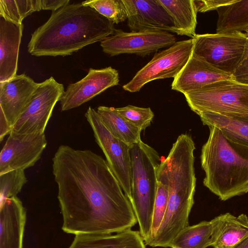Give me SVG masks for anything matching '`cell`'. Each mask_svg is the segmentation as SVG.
<instances>
[{
    "label": "cell",
    "instance_id": "6da1fadb",
    "mask_svg": "<svg viewBox=\"0 0 248 248\" xmlns=\"http://www.w3.org/2000/svg\"><path fill=\"white\" fill-rule=\"evenodd\" d=\"M52 162L65 232L112 234L136 225L131 202L102 156L62 145Z\"/></svg>",
    "mask_w": 248,
    "mask_h": 248
},
{
    "label": "cell",
    "instance_id": "7a4b0ae2",
    "mask_svg": "<svg viewBox=\"0 0 248 248\" xmlns=\"http://www.w3.org/2000/svg\"><path fill=\"white\" fill-rule=\"evenodd\" d=\"M114 24L82 3L68 4L52 12L31 34L28 51L31 55L67 56L111 35Z\"/></svg>",
    "mask_w": 248,
    "mask_h": 248
},
{
    "label": "cell",
    "instance_id": "3957f363",
    "mask_svg": "<svg viewBox=\"0 0 248 248\" xmlns=\"http://www.w3.org/2000/svg\"><path fill=\"white\" fill-rule=\"evenodd\" d=\"M208 127L201 155L204 186L222 201L248 193V147L230 140L217 127Z\"/></svg>",
    "mask_w": 248,
    "mask_h": 248
},
{
    "label": "cell",
    "instance_id": "277c9868",
    "mask_svg": "<svg viewBox=\"0 0 248 248\" xmlns=\"http://www.w3.org/2000/svg\"><path fill=\"white\" fill-rule=\"evenodd\" d=\"M130 201L144 241L150 236L157 187V170L161 162L158 153L140 140L130 146Z\"/></svg>",
    "mask_w": 248,
    "mask_h": 248
},
{
    "label": "cell",
    "instance_id": "5b68a950",
    "mask_svg": "<svg viewBox=\"0 0 248 248\" xmlns=\"http://www.w3.org/2000/svg\"><path fill=\"white\" fill-rule=\"evenodd\" d=\"M184 95L190 109L197 114L211 112L248 121V85L224 80Z\"/></svg>",
    "mask_w": 248,
    "mask_h": 248
},
{
    "label": "cell",
    "instance_id": "8992f818",
    "mask_svg": "<svg viewBox=\"0 0 248 248\" xmlns=\"http://www.w3.org/2000/svg\"><path fill=\"white\" fill-rule=\"evenodd\" d=\"M193 53L232 75L248 57V37L243 32L196 34Z\"/></svg>",
    "mask_w": 248,
    "mask_h": 248
},
{
    "label": "cell",
    "instance_id": "52a82bcc",
    "mask_svg": "<svg viewBox=\"0 0 248 248\" xmlns=\"http://www.w3.org/2000/svg\"><path fill=\"white\" fill-rule=\"evenodd\" d=\"M194 46L193 38L176 42L156 53L152 60L123 86L131 93L139 91L146 83L158 79L174 78L190 59Z\"/></svg>",
    "mask_w": 248,
    "mask_h": 248
},
{
    "label": "cell",
    "instance_id": "ba28073f",
    "mask_svg": "<svg viewBox=\"0 0 248 248\" xmlns=\"http://www.w3.org/2000/svg\"><path fill=\"white\" fill-rule=\"evenodd\" d=\"M64 92L63 84L52 77L39 83L10 132L17 134L44 133L54 107Z\"/></svg>",
    "mask_w": 248,
    "mask_h": 248
},
{
    "label": "cell",
    "instance_id": "9c48e42d",
    "mask_svg": "<svg viewBox=\"0 0 248 248\" xmlns=\"http://www.w3.org/2000/svg\"><path fill=\"white\" fill-rule=\"evenodd\" d=\"M85 116L91 125L96 142L119 182L125 195L131 199L130 146L113 136L102 123L97 111L90 107Z\"/></svg>",
    "mask_w": 248,
    "mask_h": 248
},
{
    "label": "cell",
    "instance_id": "30bf717a",
    "mask_svg": "<svg viewBox=\"0 0 248 248\" xmlns=\"http://www.w3.org/2000/svg\"><path fill=\"white\" fill-rule=\"evenodd\" d=\"M176 42L171 33L164 31L125 32L115 29L113 33L101 41L103 51L111 56L134 54L144 57Z\"/></svg>",
    "mask_w": 248,
    "mask_h": 248
},
{
    "label": "cell",
    "instance_id": "8fae6325",
    "mask_svg": "<svg viewBox=\"0 0 248 248\" xmlns=\"http://www.w3.org/2000/svg\"><path fill=\"white\" fill-rule=\"evenodd\" d=\"M39 83L24 74L16 75L9 80L0 82L1 140L9 134Z\"/></svg>",
    "mask_w": 248,
    "mask_h": 248
},
{
    "label": "cell",
    "instance_id": "7c38bea8",
    "mask_svg": "<svg viewBox=\"0 0 248 248\" xmlns=\"http://www.w3.org/2000/svg\"><path fill=\"white\" fill-rule=\"evenodd\" d=\"M9 135L0 154V174L32 167L47 145L44 133Z\"/></svg>",
    "mask_w": 248,
    "mask_h": 248
},
{
    "label": "cell",
    "instance_id": "4fadbf2b",
    "mask_svg": "<svg viewBox=\"0 0 248 248\" xmlns=\"http://www.w3.org/2000/svg\"><path fill=\"white\" fill-rule=\"evenodd\" d=\"M119 82L118 71L110 66L90 68L84 78L67 86L60 100L61 110L78 107Z\"/></svg>",
    "mask_w": 248,
    "mask_h": 248
},
{
    "label": "cell",
    "instance_id": "5bb4252c",
    "mask_svg": "<svg viewBox=\"0 0 248 248\" xmlns=\"http://www.w3.org/2000/svg\"><path fill=\"white\" fill-rule=\"evenodd\" d=\"M131 31L174 33L173 21L158 0H123Z\"/></svg>",
    "mask_w": 248,
    "mask_h": 248
},
{
    "label": "cell",
    "instance_id": "9a60e30c",
    "mask_svg": "<svg viewBox=\"0 0 248 248\" xmlns=\"http://www.w3.org/2000/svg\"><path fill=\"white\" fill-rule=\"evenodd\" d=\"M224 80H232V76L192 53L186 64L174 78L171 86L172 90L184 94Z\"/></svg>",
    "mask_w": 248,
    "mask_h": 248
},
{
    "label": "cell",
    "instance_id": "2e32d148",
    "mask_svg": "<svg viewBox=\"0 0 248 248\" xmlns=\"http://www.w3.org/2000/svg\"><path fill=\"white\" fill-rule=\"evenodd\" d=\"M26 211L16 196L0 203V248H23Z\"/></svg>",
    "mask_w": 248,
    "mask_h": 248
},
{
    "label": "cell",
    "instance_id": "e0dca14e",
    "mask_svg": "<svg viewBox=\"0 0 248 248\" xmlns=\"http://www.w3.org/2000/svg\"><path fill=\"white\" fill-rule=\"evenodd\" d=\"M23 27L0 16V82L16 75Z\"/></svg>",
    "mask_w": 248,
    "mask_h": 248
},
{
    "label": "cell",
    "instance_id": "ac0fdd59",
    "mask_svg": "<svg viewBox=\"0 0 248 248\" xmlns=\"http://www.w3.org/2000/svg\"><path fill=\"white\" fill-rule=\"evenodd\" d=\"M225 214L210 221L188 226L170 242L172 248H207L215 243L224 221Z\"/></svg>",
    "mask_w": 248,
    "mask_h": 248
},
{
    "label": "cell",
    "instance_id": "d6986e66",
    "mask_svg": "<svg viewBox=\"0 0 248 248\" xmlns=\"http://www.w3.org/2000/svg\"><path fill=\"white\" fill-rule=\"evenodd\" d=\"M67 248H146L140 232L128 229L114 234L76 235Z\"/></svg>",
    "mask_w": 248,
    "mask_h": 248
},
{
    "label": "cell",
    "instance_id": "ffe728a7",
    "mask_svg": "<svg viewBox=\"0 0 248 248\" xmlns=\"http://www.w3.org/2000/svg\"><path fill=\"white\" fill-rule=\"evenodd\" d=\"M172 18L174 33L193 38L196 35L197 9L194 0H158Z\"/></svg>",
    "mask_w": 248,
    "mask_h": 248
},
{
    "label": "cell",
    "instance_id": "44dd1931",
    "mask_svg": "<svg viewBox=\"0 0 248 248\" xmlns=\"http://www.w3.org/2000/svg\"><path fill=\"white\" fill-rule=\"evenodd\" d=\"M96 111L106 127L116 138L130 146L141 140V131L127 122L115 108L99 106Z\"/></svg>",
    "mask_w": 248,
    "mask_h": 248
},
{
    "label": "cell",
    "instance_id": "7402d4cb",
    "mask_svg": "<svg viewBox=\"0 0 248 248\" xmlns=\"http://www.w3.org/2000/svg\"><path fill=\"white\" fill-rule=\"evenodd\" d=\"M217 11V33L242 32L248 28V0H237Z\"/></svg>",
    "mask_w": 248,
    "mask_h": 248
},
{
    "label": "cell",
    "instance_id": "603a6c76",
    "mask_svg": "<svg viewBox=\"0 0 248 248\" xmlns=\"http://www.w3.org/2000/svg\"><path fill=\"white\" fill-rule=\"evenodd\" d=\"M198 115L203 124L217 127L230 140L248 147V121L211 112H202Z\"/></svg>",
    "mask_w": 248,
    "mask_h": 248
},
{
    "label": "cell",
    "instance_id": "cb8c5ba5",
    "mask_svg": "<svg viewBox=\"0 0 248 248\" xmlns=\"http://www.w3.org/2000/svg\"><path fill=\"white\" fill-rule=\"evenodd\" d=\"M248 237V217L244 214L234 216L229 213L225 218L213 248H233Z\"/></svg>",
    "mask_w": 248,
    "mask_h": 248
},
{
    "label": "cell",
    "instance_id": "d4e9b609",
    "mask_svg": "<svg viewBox=\"0 0 248 248\" xmlns=\"http://www.w3.org/2000/svg\"><path fill=\"white\" fill-rule=\"evenodd\" d=\"M42 10L41 0H0V16L16 25L33 12Z\"/></svg>",
    "mask_w": 248,
    "mask_h": 248
},
{
    "label": "cell",
    "instance_id": "484cf974",
    "mask_svg": "<svg viewBox=\"0 0 248 248\" xmlns=\"http://www.w3.org/2000/svg\"><path fill=\"white\" fill-rule=\"evenodd\" d=\"M157 187L155 202L152 224L149 238L145 244L151 241L155 236L163 220L167 208L169 189L166 177L159 168L157 170Z\"/></svg>",
    "mask_w": 248,
    "mask_h": 248
},
{
    "label": "cell",
    "instance_id": "4316f807",
    "mask_svg": "<svg viewBox=\"0 0 248 248\" xmlns=\"http://www.w3.org/2000/svg\"><path fill=\"white\" fill-rule=\"evenodd\" d=\"M104 16L113 24L127 20V16L123 0H92L81 2Z\"/></svg>",
    "mask_w": 248,
    "mask_h": 248
},
{
    "label": "cell",
    "instance_id": "83f0119b",
    "mask_svg": "<svg viewBox=\"0 0 248 248\" xmlns=\"http://www.w3.org/2000/svg\"><path fill=\"white\" fill-rule=\"evenodd\" d=\"M27 182L24 170H15L0 174V203L16 197Z\"/></svg>",
    "mask_w": 248,
    "mask_h": 248
},
{
    "label": "cell",
    "instance_id": "f1b7e54d",
    "mask_svg": "<svg viewBox=\"0 0 248 248\" xmlns=\"http://www.w3.org/2000/svg\"><path fill=\"white\" fill-rule=\"evenodd\" d=\"M115 108L127 122L141 131L150 125L154 117L150 108H140L129 105Z\"/></svg>",
    "mask_w": 248,
    "mask_h": 248
},
{
    "label": "cell",
    "instance_id": "f546056e",
    "mask_svg": "<svg viewBox=\"0 0 248 248\" xmlns=\"http://www.w3.org/2000/svg\"><path fill=\"white\" fill-rule=\"evenodd\" d=\"M237 0H194L198 12L205 13L231 4Z\"/></svg>",
    "mask_w": 248,
    "mask_h": 248
},
{
    "label": "cell",
    "instance_id": "4dcf8cb0",
    "mask_svg": "<svg viewBox=\"0 0 248 248\" xmlns=\"http://www.w3.org/2000/svg\"><path fill=\"white\" fill-rule=\"evenodd\" d=\"M232 77L233 80L248 85V57L241 62Z\"/></svg>",
    "mask_w": 248,
    "mask_h": 248
},
{
    "label": "cell",
    "instance_id": "1f68e13d",
    "mask_svg": "<svg viewBox=\"0 0 248 248\" xmlns=\"http://www.w3.org/2000/svg\"><path fill=\"white\" fill-rule=\"evenodd\" d=\"M69 3V0H41V8L42 10H50L54 12Z\"/></svg>",
    "mask_w": 248,
    "mask_h": 248
},
{
    "label": "cell",
    "instance_id": "d6a6232c",
    "mask_svg": "<svg viewBox=\"0 0 248 248\" xmlns=\"http://www.w3.org/2000/svg\"><path fill=\"white\" fill-rule=\"evenodd\" d=\"M233 248H248V237L237 244Z\"/></svg>",
    "mask_w": 248,
    "mask_h": 248
},
{
    "label": "cell",
    "instance_id": "836d02e7",
    "mask_svg": "<svg viewBox=\"0 0 248 248\" xmlns=\"http://www.w3.org/2000/svg\"><path fill=\"white\" fill-rule=\"evenodd\" d=\"M245 31L246 32L245 33H246L248 37V28Z\"/></svg>",
    "mask_w": 248,
    "mask_h": 248
},
{
    "label": "cell",
    "instance_id": "e575fe53",
    "mask_svg": "<svg viewBox=\"0 0 248 248\" xmlns=\"http://www.w3.org/2000/svg\"></svg>",
    "mask_w": 248,
    "mask_h": 248
}]
</instances>
